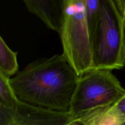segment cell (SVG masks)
Masks as SVG:
<instances>
[{"label":"cell","instance_id":"7a4b0ae2","mask_svg":"<svg viewBox=\"0 0 125 125\" xmlns=\"http://www.w3.org/2000/svg\"><path fill=\"white\" fill-rule=\"evenodd\" d=\"M125 0H100V14L92 39L94 69L125 67Z\"/></svg>","mask_w":125,"mask_h":125},{"label":"cell","instance_id":"3957f363","mask_svg":"<svg viewBox=\"0 0 125 125\" xmlns=\"http://www.w3.org/2000/svg\"><path fill=\"white\" fill-rule=\"evenodd\" d=\"M59 35L62 55L78 76L94 69L92 40L84 0H65L64 20Z\"/></svg>","mask_w":125,"mask_h":125},{"label":"cell","instance_id":"277c9868","mask_svg":"<svg viewBox=\"0 0 125 125\" xmlns=\"http://www.w3.org/2000/svg\"><path fill=\"white\" fill-rule=\"evenodd\" d=\"M125 95V89L112 71L92 69L79 76L70 114L78 119L112 106Z\"/></svg>","mask_w":125,"mask_h":125},{"label":"cell","instance_id":"30bf717a","mask_svg":"<svg viewBox=\"0 0 125 125\" xmlns=\"http://www.w3.org/2000/svg\"><path fill=\"white\" fill-rule=\"evenodd\" d=\"M84 2L87 23L92 40L98 21L100 0H84Z\"/></svg>","mask_w":125,"mask_h":125},{"label":"cell","instance_id":"7c38bea8","mask_svg":"<svg viewBox=\"0 0 125 125\" xmlns=\"http://www.w3.org/2000/svg\"><path fill=\"white\" fill-rule=\"evenodd\" d=\"M67 125H82V123H81L79 121L77 120H73V121H72L69 124H68Z\"/></svg>","mask_w":125,"mask_h":125},{"label":"cell","instance_id":"6da1fadb","mask_svg":"<svg viewBox=\"0 0 125 125\" xmlns=\"http://www.w3.org/2000/svg\"><path fill=\"white\" fill-rule=\"evenodd\" d=\"M79 76L62 54L27 65L10 79L20 101L62 113H70Z\"/></svg>","mask_w":125,"mask_h":125},{"label":"cell","instance_id":"9c48e42d","mask_svg":"<svg viewBox=\"0 0 125 125\" xmlns=\"http://www.w3.org/2000/svg\"><path fill=\"white\" fill-rule=\"evenodd\" d=\"M10 79L0 73V106L13 109L17 106L20 101L11 86Z\"/></svg>","mask_w":125,"mask_h":125},{"label":"cell","instance_id":"5bb4252c","mask_svg":"<svg viewBox=\"0 0 125 125\" xmlns=\"http://www.w3.org/2000/svg\"><path fill=\"white\" fill-rule=\"evenodd\" d=\"M125 125V123H123V125Z\"/></svg>","mask_w":125,"mask_h":125},{"label":"cell","instance_id":"8992f818","mask_svg":"<svg viewBox=\"0 0 125 125\" xmlns=\"http://www.w3.org/2000/svg\"><path fill=\"white\" fill-rule=\"evenodd\" d=\"M29 12L37 17L48 29L59 34L63 25L65 0H24Z\"/></svg>","mask_w":125,"mask_h":125},{"label":"cell","instance_id":"8fae6325","mask_svg":"<svg viewBox=\"0 0 125 125\" xmlns=\"http://www.w3.org/2000/svg\"><path fill=\"white\" fill-rule=\"evenodd\" d=\"M116 112L125 121V95L112 105Z\"/></svg>","mask_w":125,"mask_h":125},{"label":"cell","instance_id":"4fadbf2b","mask_svg":"<svg viewBox=\"0 0 125 125\" xmlns=\"http://www.w3.org/2000/svg\"><path fill=\"white\" fill-rule=\"evenodd\" d=\"M124 65L125 67V58H124Z\"/></svg>","mask_w":125,"mask_h":125},{"label":"cell","instance_id":"5b68a950","mask_svg":"<svg viewBox=\"0 0 125 125\" xmlns=\"http://www.w3.org/2000/svg\"><path fill=\"white\" fill-rule=\"evenodd\" d=\"M73 120L70 113L49 111L21 101L13 109L0 106V125H67Z\"/></svg>","mask_w":125,"mask_h":125},{"label":"cell","instance_id":"52a82bcc","mask_svg":"<svg viewBox=\"0 0 125 125\" xmlns=\"http://www.w3.org/2000/svg\"><path fill=\"white\" fill-rule=\"evenodd\" d=\"M83 125H122L125 121L112 106L101 109L76 119Z\"/></svg>","mask_w":125,"mask_h":125},{"label":"cell","instance_id":"ba28073f","mask_svg":"<svg viewBox=\"0 0 125 125\" xmlns=\"http://www.w3.org/2000/svg\"><path fill=\"white\" fill-rule=\"evenodd\" d=\"M17 53L9 47L2 37H0V73L11 78L19 72Z\"/></svg>","mask_w":125,"mask_h":125}]
</instances>
